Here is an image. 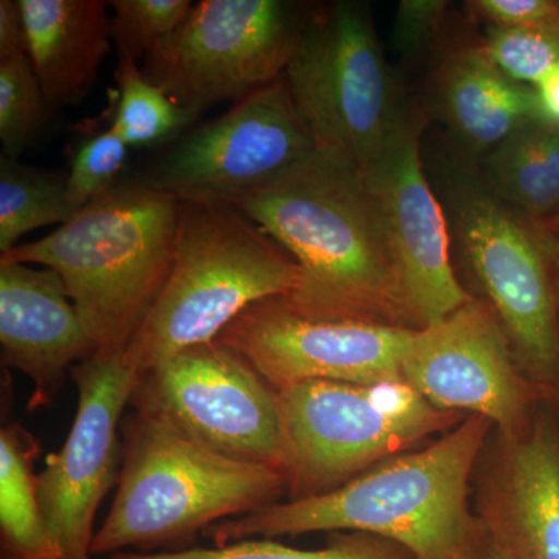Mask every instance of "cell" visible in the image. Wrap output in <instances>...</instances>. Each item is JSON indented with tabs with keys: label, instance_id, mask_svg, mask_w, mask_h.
I'll return each mask as SVG.
<instances>
[{
	"label": "cell",
	"instance_id": "8992f818",
	"mask_svg": "<svg viewBox=\"0 0 559 559\" xmlns=\"http://www.w3.org/2000/svg\"><path fill=\"white\" fill-rule=\"evenodd\" d=\"M289 500L326 495L465 415L439 409L406 382L308 381L278 392Z\"/></svg>",
	"mask_w": 559,
	"mask_h": 559
},
{
	"label": "cell",
	"instance_id": "277c9868",
	"mask_svg": "<svg viewBox=\"0 0 559 559\" xmlns=\"http://www.w3.org/2000/svg\"><path fill=\"white\" fill-rule=\"evenodd\" d=\"M123 430L119 489L92 557L180 546L288 492L275 466L227 457L153 415L135 411Z\"/></svg>",
	"mask_w": 559,
	"mask_h": 559
},
{
	"label": "cell",
	"instance_id": "7402d4cb",
	"mask_svg": "<svg viewBox=\"0 0 559 559\" xmlns=\"http://www.w3.org/2000/svg\"><path fill=\"white\" fill-rule=\"evenodd\" d=\"M69 200L68 175L38 170L0 156V255L40 227L68 223L79 213Z\"/></svg>",
	"mask_w": 559,
	"mask_h": 559
},
{
	"label": "cell",
	"instance_id": "3957f363",
	"mask_svg": "<svg viewBox=\"0 0 559 559\" xmlns=\"http://www.w3.org/2000/svg\"><path fill=\"white\" fill-rule=\"evenodd\" d=\"M179 207L143 176L120 179L57 230L0 261L57 271L97 353H124L170 274Z\"/></svg>",
	"mask_w": 559,
	"mask_h": 559
},
{
	"label": "cell",
	"instance_id": "1f68e13d",
	"mask_svg": "<svg viewBox=\"0 0 559 559\" xmlns=\"http://www.w3.org/2000/svg\"><path fill=\"white\" fill-rule=\"evenodd\" d=\"M454 559H511V557L477 520L476 528H474L468 543L455 555Z\"/></svg>",
	"mask_w": 559,
	"mask_h": 559
},
{
	"label": "cell",
	"instance_id": "9a60e30c",
	"mask_svg": "<svg viewBox=\"0 0 559 559\" xmlns=\"http://www.w3.org/2000/svg\"><path fill=\"white\" fill-rule=\"evenodd\" d=\"M421 130V119L407 110L366 173L380 201L401 294L417 331L443 322L473 299L452 270L447 218L419 156Z\"/></svg>",
	"mask_w": 559,
	"mask_h": 559
},
{
	"label": "cell",
	"instance_id": "4316f807",
	"mask_svg": "<svg viewBox=\"0 0 559 559\" xmlns=\"http://www.w3.org/2000/svg\"><path fill=\"white\" fill-rule=\"evenodd\" d=\"M489 60L509 79L535 87L559 68V28H488Z\"/></svg>",
	"mask_w": 559,
	"mask_h": 559
},
{
	"label": "cell",
	"instance_id": "f546056e",
	"mask_svg": "<svg viewBox=\"0 0 559 559\" xmlns=\"http://www.w3.org/2000/svg\"><path fill=\"white\" fill-rule=\"evenodd\" d=\"M447 3L440 0H406L401 2L396 13L393 39L395 47L412 57L425 49L436 35Z\"/></svg>",
	"mask_w": 559,
	"mask_h": 559
},
{
	"label": "cell",
	"instance_id": "d4e9b609",
	"mask_svg": "<svg viewBox=\"0 0 559 559\" xmlns=\"http://www.w3.org/2000/svg\"><path fill=\"white\" fill-rule=\"evenodd\" d=\"M49 102L28 57L0 61V142L2 156L20 159L38 139Z\"/></svg>",
	"mask_w": 559,
	"mask_h": 559
},
{
	"label": "cell",
	"instance_id": "6da1fadb",
	"mask_svg": "<svg viewBox=\"0 0 559 559\" xmlns=\"http://www.w3.org/2000/svg\"><path fill=\"white\" fill-rule=\"evenodd\" d=\"M300 267L280 297L301 318L412 329L380 201L355 162L319 146L231 202Z\"/></svg>",
	"mask_w": 559,
	"mask_h": 559
},
{
	"label": "cell",
	"instance_id": "8fae6325",
	"mask_svg": "<svg viewBox=\"0 0 559 559\" xmlns=\"http://www.w3.org/2000/svg\"><path fill=\"white\" fill-rule=\"evenodd\" d=\"M318 148L285 76L190 128L143 178L179 202L231 204Z\"/></svg>",
	"mask_w": 559,
	"mask_h": 559
},
{
	"label": "cell",
	"instance_id": "484cf974",
	"mask_svg": "<svg viewBox=\"0 0 559 559\" xmlns=\"http://www.w3.org/2000/svg\"><path fill=\"white\" fill-rule=\"evenodd\" d=\"M110 36L119 60L139 62L178 31L190 10L191 0H114Z\"/></svg>",
	"mask_w": 559,
	"mask_h": 559
},
{
	"label": "cell",
	"instance_id": "ffe728a7",
	"mask_svg": "<svg viewBox=\"0 0 559 559\" xmlns=\"http://www.w3.org/2000/svg\"><path fill=\"white\" fill-rule=\"evenodd\" d=\"M38 454V441L20 423L0 432V559H61L40 507Z\"/></svg>",
	"mask_w": 559,
	"mask_h": 559
},
{
	"label": "cell",
	"instance_id": "4fadbf2b",
	"mask_svg": "<svg viewBox=\"0 0 559 559\" xmlns=\"http://www.w3.org/2000/svg\"><path fill=\"white\" fill-rule=\"evenodd\" d=\"M79 389L75 419L38 474L44 516L61 559H91L94 521L120 477L119 423L140 374L124 353H95L70 370Z\"/></svg>",
	"mask_w": 559,
	"mask_h": 559
},
{
	"label": "cell",
	"instance_id": "ac0fdd59",
	"mask_svg": "<svg viewBox=\"0 0 559 559\" xmlns=\"http://www.w3.org/2000/svg\"><path fill=\"white\" fill-rule=\"evenodd\" d=\"M27 57L50 108L75 106L90 95L108 58L109 2L20 0Z\"/></svg>",
	"mask_w": 559,
	"mask_h": 559
},
{
	"label": "cell",
	"instance_id": "52a82bcc",
	"mask_svg": "<svg viewBox=\"0 0 559 559\" xmlns=\"http://www.w3.org/2000/svg\"><path fill=\"white\" fill-rule=\"evenodd\" d=\"M283 76L318 145L344 154L364 175L407 114L360 2L311 10Z\"/></svg>",
	"mask_w": 559,
	"mask_h": 559
},
{
	"label": "cell",
	"instance_id": "30bf717a",
	"mask_svg": "<svg viewBox=\"0 0 559 559\" xmlns=\"http://www.w3.org/2000/svg\"><path fill=\"white\" fill-rule=\"evenodd\" d=\"M131 404L219 454L280 469L278 392L218 340L183 349L143 374Z\"/></svg>",
	"mask_w": 559,
	"mask_h": 559
},
{
	"label": "cell",
	"instance_id": "d6986e66",
	"mask_svg": "<svg viewBox=\"0 0 559 559\" xmlns=\"http://www.w3.org/2000/svg\"><path fill=\"white\" fill-rule=\"evenodd\" d=\"M444 117L474 150L491 151L514 132L540 120L535 87L509 79L484 47L450 55L440 73Z\"/></svg>",
	"mask_w": 559,
	"mask_h": 559
},
{
	"label": "cell",
	"instance_id": "cb8c5ba5",
	"mask_svg": "<svg viewBox=\"0 0 559 559\" xmlns=\"http://www.w3.org/2000/svg\"><path fill=\"white\" fill-rule=\"evenodd\" d=\"M110 559H415L399 544L367 533H333L323 549L301 550L271 539H245L227 546L189 549L121 551Z\"/></svg>",
	"mask_w": 559,
	"mask_h": 559
},
{
	"label": "cell",
	"instance_id": "4dcf8cb0",
	"mask_svg": "<svg viewBox=\"0 0 559 559\" xmlns=\"http://www.w3.org/2000/svg\"><path fill=\"white\" fill-rule=\"evenodd\" d=\"M27 57V32L20 0L0 2V61Z\"/></svg>",
	"mask_w": 559,
	"mask_h": 559
},
{
	"label": "cell",
	"instance_id": "d6a6232c",
	"mask_svg": "<svg viewBox=\"0 0 559 559\" xmlns=\"http://www.w3.org/2000/svg\"><path fill=\"white\" fill-rule=\"evenodd\" d=\"M540 120L559 128V68L535 86Z\"/></svg>",
	"mask_w": 559,
	"mask_h": 559
},
{
	"label": "cell",
	"instance_id": "2e32d148",
	"mask_svg": "<svg viewBox=\"0 0 559 559\" xmlns=\"http://www.w3.org/2000/svg\"><path fill=\"white\" fill-rule=\"evenodd\" d=\"M474 514L511 559H559V418L547 404L516 433L492 430Z\"/></svg>",
	"mask_w": 559,
	"mask_h": 559
},
{
	"label": "cell",
	"instance_id": "5bb4252c",
	"mask_svg": "<svg viewBox=\"0 0 559 559\" xmlns=\"http://www.w3.org/2000/svg\"><path fill=\"white\" fill-rule=\"evenodd\" d=\"M417 330L355 320L301 318L282 299L252 305L219 334L272 388L308 381L404 382L403 364Z\"/></svg>",
	"mask_w": 559,
	"mask_h": 559
},
{
	"label": "cell",
	"instance_id": "f1b7e54d",
	"mask_svg": "<svg viewBox=\"0 0 559 559\" xmlns=\"http://www.w3.org/2000/svg\"><path fill=\"white\" fill-rule=\"evenodd\" d=\"M469 5L495 27L559 28V3L551 0H477Z\"/></svg>",
	"mask_w": 559,
	"mask_h": 559
},
{
	"label": "cell",
	"instance_id": "7c38bea8",
	"mask_svg": "<svg viewBox=\"0 0 559 559\" xmlns=\"http://www.w3.org/2000/svg\"><path fill=\"white\" fill-rule=\"evenodd\" d=\"M403 380L439 409L487 418L506 433L527 428L546 404L491 305L474 297L443 322L415 331Z\"/></svg>",
	"mask_w": 559,
	"mask_h": 559
},
{
	"label": "cell",
	"instance_id": "83f0119b",
	"mask_svg": "<svg viewBox=\"0 0 559 559\" xmlns=\"http://www.w3.org/2000/svg\"><path fill=\"white\" fill-rule=\"evenodd\" d=\"M128 150L130 146L110 127L81 143L68 173L69 200L76 209L108 193L119 182Z\"/></svg>",
	"mask_w": 559,
	"mask_h": 559
},
{
	"label": "cell",
	"instance_id": "44dd1931",
	"mask_svg": "<svg viewBox=\"0 0 559 559\" xmlns=\"http://www.w3.org/2000/svg\"><path fill=\"white\" fill-rule=\"evenodd\" d=\"M487 187L528 219L559 212V128L536 121L489 151Z\"/></svg>",
	"mask_w": 559,
	"mask_h": 559
},
{
	"label": "cell",
	"instance_id": "603a6c76",
	"mask_svg": "<svg viewBox=\"0 0 559 559\" xmlns=\"http://www.w3.org/2000/svg\"><path fill=\"white\" fill-rule=\"evenodd\" d=\"M112 128L130 148L146 150L176 142L200 119L143 75L139 62L119 60Z\"/></svg>",
	"mask_w": 559,
	"mask_h": 559
},
{
	"label": "cell",
	"instance_id": "e0dca14e",
	"mask_svg": "<svg viewBox=\"0 0 559 559\" xmlns=\"http://www.w3.org/2000/svg\"><path fill=\"white\" fill-rule=\"evenodd\" d=\"M95 353L57 271L0 261V359L33 382L31 407L49 404L66 373Z\"/></svg>",
	"mask_w": 559,
	"mask_h": 559
},
{
	"label": "cell",
	"instance_id": "7a4b0ae2",
	"mask_svg": "<svg viewBox=\"0 0 559 559\" xmlns=\"http://www.w3.org/2000/svg\"><path fill=\"white\" fill-rule=\"evenodd\" d=\"M495 426L466 415L441 439L384 460L326 495L272 503L205 530L215 546L237 540L356 532L404 547L415 559H454L477 518L469 496Z\"/></svg>",
	"mask_w": 559,
	"mask_h": 559
},
{
	"label": "cell",
	"instance_id": "5b68a950",
	"mask_svg": "<svg viewBox=\"0 0 559 559\" xmlns=\"http://www.w3.org/2000/svg\"><path fill=\"white\" fill-rule=\"evenodd\" d=\"M175 259L124 356L140 377L194 345L216 341L241 312L288 297L300 267L240 210L179 202Z\"/></svg>",
	"mask_w": 559,
	"mask_h": 559
},
{
	"label": "cell",
	"instance_id": "9c48e42d",
	"mask_svg": "<svg viewBox=\"0 0 559 559\" xmlns=\"http://www.w3.org/2000/svg\"><path fill=\"white\" fill-rule=\"evenodd\" d=\"M310 13L283 0H202L140 68L201 117L282 79Z\"/></svg>",
	"mask_w": 559,
	"mask_h": 559
},
{
	"label": "cell",
	"instance_id": "ba28073f",
	"mask_svg": "<svg viewBox=\"0 0 559 559\" xmlns=\"http://www.w3.org/2000/svg\"><path fill=\"white\" fill-rule=\"evenodd\" d=\"M454 205L471 270L521 369L559 418V252L487 186L460 187Z\"/></svg>",
	"mask_w": 559,
	"mask_h": 559
}]
</instances>
